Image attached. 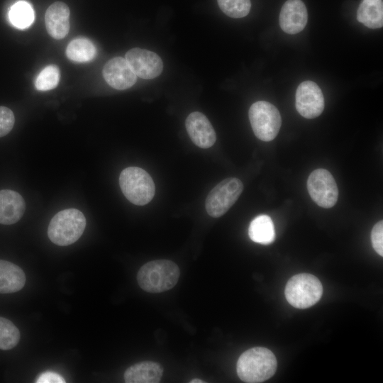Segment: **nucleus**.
Segmentation results:
<instances>
[{
	"label": "nucleus",
	"instance_id": "f257e3e1",
	"mask_svg": "<svg viewBox=\"0 0 383 383\" xmlns=\"http://www.w3.org/2000/svg\"><path fill=\"white\" fill-rule=\"evenodd\" d=\"M277 367L274 353L264 347H255L241 354L237 362V374L247 383H260L272 377Z\"/></svg>",
	"mask_w": 383,
	"mask_h": 383
},
{
	"label": "nucleus",
	"instance_id": "f03ea898",
	"mask_svg": "<svg viewBox=\"0 0 383 383\" xmlns=\"http://www.w3.org/2000/svg\"><path fill=\"white\" fill-rule=\"evenodd\" d=\"M179 267L173 261L157 260L143 265L137 274L140 287L150 293H161L174 287L179 278Z\"/></svg>",
	"mask_w": 383,
	"mask_h": 383
},
{
	"label": "nucleus",
	"instance_id": "7ed1b4c3",
	"mask_svg": "<svg viewBox=\"0 0 383 383\" xmlns=\"http://www.w3.org/2000/svg\"><path fill=\"white\" fill-rule=\"evenodd\" d=\"M86 218L79 210L67 209L57 213L50 221L48 235L55 245L67 246L76 242L83 234Z\"/></svg>",
	"mask_w": 383,
	"mask_h": 383
},
{
	"label": "nucleus",
	"instance_id": "20e7f679",
	"mask_svg": "<svg viewBox=\"0 0 383 383\" xmlns=\"http://www.w3.org/2000/svg\"><path fill=\"white\" fill-rule=\"evenodd\" d=\"M119 185L126 199L138 206L148 204L155 193V186L150 175L138 167H129L122 170Z\"/></svg>",
	"mask_w": 383,
	"mask_h": 383
},
{
	"label": "nucleus",
	"instance_id": "39448f33",
	"mask_svg": "<svg viewBox=\"0 0 383 383\" xmlns=\"http://www.w3.org/2000/svg\"><path fill=\"white\" fill-rule=\"evenodd\" d=\"M284 294L287 301L297 309H306L316 304L323 294L320 280L311 274L301 273L287 282Z\"/></svg>",
	"mask_w": 383,
	"mask_h": 383
},
{
	"label": "nucleus",
	"instance_id": "423d86ee",
	"mask_svg": "<svg viewBox=\"0 0 383 383\" xmlns=\"http://www.w3.org/2000/svg\"><path fill=\"white\" fill-rule=\"evenodd\" d=\"M250 122L255 136L263 141L272 140L278 134L282 118L278 109L271 103L258 101L252 104L248 112Z\"/></svg>",
	"mask_w": 383,
	"mask_h": 383
},
{
	"label": "nucleus",
	"instance_id": "0eeeda50",
	"mask_svg": "<svg viewBox=\"0 0 383 383\" xmlns=\"http://www.w3.org/2000/svg\"><path fill=\"white\" fill-rule=\"evenodd\" d=\"M243 190V184L238 178L231 177L221 181L206 197V212L213 218L223 216L235 203Z\"/></svg>",
	"mask_w": 383,
	"mask_h": 383
},
{
	"label": "nucleus",
	"instance_id": "6e6552de",
	"mask_svg": "<svg viewBox=\"0 0 383 383\" xmlns=\"http://www.w3.org/2000/svg\"><path fill=\"white\" fill-rule=\"evenodd\" d=\"M307 189L312 200L321 207H333L338 201L336 182L333 175L325 169H316L310 174Z\"/></svg>",
	"mask_w": 383,
	"mask_h": 383
},
{
	"label": "nucleus",
	"instance_id": "1a4fd4ad",
	"mask_svg": "<svg viewBox=\"0 0 383 383\" xmlns=\"http://www.w3.org/2000/svg\"><path fill=\"white\" fill-rule=\"evenodd\" d=\"M296 109L306 118H314L324 109V97L319 87L312 81H304L297 87L295 96Z\"/></svg>",
	"mask_w": 383,
	"mask_h": 383
},
{
	"label": "nucleus",
	"instance_id": "9d476101",
	"mask_svg": "<svg viewBox=\"0 0 383 383\" xmlns=\"http://www.w3.org/2000/svg\"><path fill=\"white\" fill-rule=\"evenodd\" d=\"M125 59L137 77L150 79L162 72L163 63L160 56L148 50L135 48L129 50Z\"/></svg>",
	"mask_w": 383,
	"mask_h": 383
},
{
	"label": "nucleus",
	"instance_id": "9b49d317",
	"mask_svg": "<svg viewBox=\"0 0 383 383\" xmlns=\"http://www.w3.org/2000/svg\"><path fill=\"white\" fill-rule=\"evenodd\" d=\"M102 74L108 84L118 90L131 87L137 79L126 60L121 57L109 60L104 66Z\"/></svg>",
	"mask_w": 383,
	"mask_h": 383
},
{
	"label": "nucleus",
	"instance_id": "f8f14e48",
	"mask_svg": "<svg viewBox=\"0 0 383 383\" xmlns=\"http://www.w3.org/2000/svg\"><path fill=\"white\" fill-rule=\"evenodd\" d=\"M186 129L192 141L201 148H209L216 142L215 131L206 118L199 111L191 113L185 121Z\"/></svg>",
	"mask_w": 383,
	"mask_h": 383
},
{
	"label": "nucleus",
	"instance_id": "ddd939ff",
	"mask_svg": "<svg viewBox=\"0 0 383 383\" xmlns=\"http://www.w3.org/2000/svg\"><path fill=\"white\" fill-rule=\"evenodd\" d=\"M308 13L301 0H287L282 6L279 21L282 30L288 34H296L306 26Z\"/></svg>",
	"mask_w": 383,
	"mask_h": 383
},
{
	"label": "nucleus",
	"instance_id": "4468645a",
	"mask_svg": "<svg viewBox=\"0 0 383 383\" xmlns=\"http://www.w3.org/2000/svg\"><path fill=\"white\" fill-rule=\"evenodd\" d=\"M70 9L61 1L52 4L46 10L45 22L48 34L55 39L65 38L70 31Z\"/></svg>",
	"mask_w": 383,
	"mask_h": 383
},
{
	"label": "nucleus",
	"instance_id": "2eb2a0df",
	"mask_svg": "<svg viewBox=\"0 0 383 383\" xmlns=\"http://www.w3.org/2000/svg\"><path fill=\"white\" fill-rule=\"evenodd\" d=\"M26 203L18 192L11 189L0 190V223L11 225L24 214Z\"/></svg>",
	"mask_w": 383,
	"mask_h": 383
},
{
	"label": "nucleus",
	"instance_id": "dca6fc26",
	"mask_svg": "<svg viewBox=\"0 0 383 383\" xmlns=\"http://www.w3.org/2000/svg\"><path fill=\"white\" fill-rule=\"evenodd\" d=\"M163 374L160 364L152 361H144L129 367L124 372L126 383H157Z\"/></svg>",
	"mask_w": 383,
	"mask_h": 383
},
{
	"label": "nucleus",
	"instance_id": "f3484780",
	"mask_svg": "<svg viewBox=\"0 0 383 383\" xmlns=\"http://www.w3.org/2000/svg\"><path fill=\"white\" fill-rule=\"evenodd\" d=\"M26 275L18 265L0 260V294H11L21 290L25 285Z\"/></svg>",
	"mask_w": 383,
	"mask_h": 383
},
{
	"label": "nucleus",
	"instance_id": "a211bd4d",
	"mask_svg": "<svg viewBox=\"0 0 383 383\" xmlns=\"http://www.w3.org/2000/svg\"><path fill=\"white\" fill-rule=\"evenodd\" d=\"M357 19L369 28H382L383 26L382 0H362L357 9Z\"/></svg>",
	"mask_w": 383,
	"mask_h": 383
},
{
	"label": "nucleus",
	"instance_id": "6ab92c4d",
	"mask_svg": "<svg viewBox=\"0 0 383 383\" xmlns=\"http://www.w3.org/2000/svg\"><path fill=\"white\" fill-rule=\"evenodd\" d=\"M250 238L257 243L269 245L275 238L274 223L269 216L260 215L250 223L248 228Z\"/></svg>",
	"mask_w": 383,
	"mask_h": 383
},
{
	"label": "nucleus",
	"instance_id": "aec40b11",
	"mask_svg": "<svg viewBox=\"0 0 383 383\" xmlns=\"http://www.w3.org/2000/svg\"><path fill=\"white\" fill-rule=\"evenodd\" d=\"M66 55L75 62H87L96 55V48L88 39L79 38L72 40L66 49Z\"/></svg>",
	"mask_w": 383,
	"mask_h": 383
},
{
	"label": "nucleus",
	"instance_id": "412c9836",
	"mask_svg": "<svg viewBox=\"0 0 383 383\" xmlns=\"http://www.w3.org/2000/svg\"><path fill=\"white\" fill-rule=\"evenodd\" d=\"M10 22L16 28L24 29L29 27L34 20L32 6L24 1L14 4L9 11Z\"/></svg>",
	"mask_w": 383,
	"mask_h": 383
},
{
	"label": "nucleus",
	"instance_id": "4be33fe9",
	"mask_svg": "<svg viewBox=\"0 0 383 383\" xmlns=\"http://www.w3.org/2000/svg\"><path fill=\"white\" fill-rule=\"evenodd\" d=\"M20 331L10 320L0 317V349L13 348L20 340Z\"/></svg>",
	"mask_w": 383,
	"mask_h": 383
},
{
	"label": "nucleus",
	"instance_id": "5701e85b",
	"mask_svg": "<svg viewBox=\"0 0 383 383\" xmlns=\"http://www.w3.org/2000/svg\"><path fill=\"white\" fill-rule=\"evenodd\" d=\"M217 2L226 15L234 18L245 17L251 8L250 0H217Z\"/></svg>",
	"mask_w": 383,
	"mask_h": 383
},
{
	"label": "nucleus",
	"instance_id": "b1692460",
	"mask_svg": "<svg viewBox=\"0 0 383 383\" xmlns=\"http://www.w3.org/2000/svg\"><path fill=\"white\" fill-rule=\"evenodd\" d=\"M60 70L56 65L45 67L38 75L35 87L39 91H48L55 88L60 81Z\"/></svg>",
	"mask_w": 383,
	"mask_h": 383
},
{
	"label": "nucleus",
	"instance_id": "393cba45",
	"mask_svg": "<svg viewBox=\"0 0 383 383\" xmlns=\"http://www.w3.org/2000/svg\"><path fill=\"white\" fill-rule=\"evenodd\" d=\"M14 123L15 117L13 111L8 107L0 106V138L10 133Z\"/></svg>",
	"mask_w": 383,
	"mask_h": 383
},
{
	"label": "nucleus",
	"instance_id": "a878e982",
	"mask_svg": "<svg viewBox=\"0 0 383 383\" xmlns=\"http://www.w3.org/2000/svg\"><path fill=\"white\" fill-rule=\"evenodd\" d=\"M371 241L374 250L380 256H383V221H378L372 228Z\"/></svg>",
	"mask_w": 383,
	"mask_h": 383
},
{
	"label": "nucleus",
	"instance_id": "bb28decb",
	"mask_svg": "<svg viewBox=\"0 0 383 383\" xmlns=\"http://www.w3.org/2000/svg\"><path fill=\"white\" fill-rule=\"evenodd\" d=\"M35 382L37 383H64L65 380L59 374L47 371L40 374Z\"/></svg>",
	"mask_w": 383,
	"mask_h": 383
},
{
	"label": "nucleus",
	"instance_id": "cd10ccee",
	"mask_svg": "<svg viewBox=\"0 0 383 383\" xmlns=\"http://www.w3.org/2000/svg\"><path fill=\"white\" fill-rule=\"evenodd\" d=\"M189 382L190 383H204L205 382L199 379H192Z\"/></svg>",
	"mask_w": 383,
	"mask_h": 383
}]
</instances>
